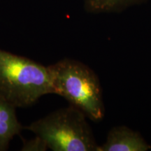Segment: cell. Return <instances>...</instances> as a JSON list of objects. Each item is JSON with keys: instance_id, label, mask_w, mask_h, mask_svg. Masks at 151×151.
<instances>
[{"instance_id": "cell-2", "label": "cell", "mask_w": 151, "mask_h": 151, "mask_svg": "<svg viewBox=\"0 0 151 151\" xmlns=\"http://www.w3.org/2000/svg\"><path fill=\"white\" fill-rule=\"evenodd\" d=\"M48 68L54 94L65 98L92 121L102 120L104 106L101 86L91 69L71 59L60 60Z\"/></svg>"}, {"instance_id": "cell-7", "label": "cell", "mask_w": 151, "mask_h": 151, "mask_svg": "<svg viewBox=\"0 0 151 151\" xmlns=\"http://www.w3.org/2000/svg\"><path fill=\"white\" fill-rule=\"evenodd\" d=\"M48 149L46 143L40 137H36L32 139L23 141L21 150L22 151H44Z\"/></svg>"}, {"instance_id": "cell-1", "label": "cell", "mask_w": 151, "mask_h": 151, "mask_svg": "<svg viewBox=\"0 0 151 151\" xmlns=\"http://www.w3.org/2000/svg\"><path fill=\"white\" fill-rule=\"evenodd\" d=\"M54 94L48 67L0 48V97L25 108Z\"/></svg>"}, {"instance_id": "cell-5", "label": "cell", "mask_w": 151, "mask_h": 151, "mask_svg": "<svg viewBox=\"0 0 151 151\" xmlns=\"http://www.w3.org/2000/svg\"><path fill=\"white\" fill-rule=\"evenodd\" d=\"M16 109L14 104L0 97V151L8 150L11 141L24 129L18 121Z\"/></svg>"}, {"instance_id": "cell-3", "label": "cell", "mask_w": 151, "mask_h": 151, "mask_svg": "<svg viewBox=\"0 0 151 151\" xmlns=\"http://www.w3.org/2000/svg\"><path fill=\"white\" fill-rule=\"evenodd\" d=\"M86 118L83 113L69 106L53 111L24 129L40 137L53 151H97L99 146Z\"/></svg>"}, {"instance_id": "cell-6", "label": "cell", "mask_w": 151, "mask_h": 151, "mask_svg": "<svg viewBox=\"0 0 151 151\" xmlns=\"http://www.w3.org/2000/svg\"><path fill=\"white\" fill-rule=\"evenodd\" d=\"M143 0H84L86 9L92 13L118 11L134 5Z\"/></svg>"}, {"instance_id": "cell-4", "label": "cell", "mask_w": 151, "mask_h": 151, "mask_svg": "<svg viewBox=\"0 0 151 151\" xmlns=\"http://www.w3.org/2000/svg\"><path fill=\"white\" fill-rule=\"evenodd\" d=\"M151 146L139 134L125 126L116 127L111 130L102 146L97 151H146Z\"/></svg>"}]
</instances>
